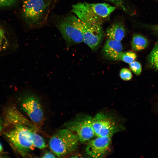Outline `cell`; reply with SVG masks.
I'll use <instances>...</instances> for the list:
<instances>
[{"label": "cell", "instance_id": "obj_18", "mask_svg": "<svg viewBox=\"0 0 158 158\" xmlns=\"http://www.w3.org/2000/svg\"><path fill=\"white\" fill-rule=\"evenodd\" d=\"M120 76L122 79L125 81L130 80L132 77L130 71L126 68H123L121 70L120 72Z\"/></svg>", "mask_w": 158, "mask_h": 158}, {"label": "cell", "instance_id": "obj_12", "mask_svg": "<svg viewBox=\"0 0 158 158\" xmlns=\"http://www.w3.org/2000/svg\"><path fill=\"white\" fill-rule=\"evenodd\" d=\"M124 27L120 23H114L107 28L106 34L109 39L121 41L125 36Z\"/></svg>", "mask_w": 158, "mask_h": 158}, {"label": "cell", "instance_id": "obj_5", "mask_svg": "<svg viewBox=\"0 0 158 158\" xmlns=\"http://www.w3.org/2000/svg\"><path fill=\"white\" fill-rule=\"evenodd\" d=\"M22 124H17L6 135L14 147L20 152L24 154L34 147L30 128Z\"/></svg>", "mask_w": 158, "mask_h": 158}, {"label": "cell", "instance_id": "obj_8", "mask_svg": "<svg viewBox=\"0 0 158 158\" xmlns=\"http://www.w3.org/2000/svg\"><path fill=\"white\" fill-rule=\"evenodd\" d=\"M21 107L35 125H39L42 123L44 113L40 100L37 97L34 95L26 96L22 103Z\"/></svg>", "mask_w": 158, "mask_h": 158}, {"label": "cell", "instance_id": "obj_14", "mask_svg": "<svg viewBox=\"0 0 158 158\" xmlns=\"http://www.w3.org/2000/svg\"><path fill=\"white\" fill-rule=\"evenodd\" d=\"M30 132L34 146L40 149L45 148L47 145L43 138L31 128Z\"/></svg>", "mask_w": 158, "mask_h": 158}, {"label": "cell", "instance_id": "obj_10", "mask_svg": "<svg viewBox=\"0 0 158 158\" xmlns=\"http://www.w3.org/2000/svg\"><path fill=\"white\" fill-rule=\"evenodd\" d=\"M85 24L83 42L92 50H95L101 43L104 37L101 24Z\"/></svg>", "mask_w": 158, "mask_h": 158}, {"label": "cell", "instance_id": "obj_7", "mask_svg": "<svg viewBox=\"0 0 158 158\" xmlns=\"http://www.w3.org/2000/svg\"><path fill=\"white\" fill-rule=\"evenodd\" d=\"M92 126L97 137H112L121 127L112 117L103 112L96 114L92 118Z\"/></svg>", "mask_w": 158, "mask_h": 158}, {"label": "cell", "instance_id": "obj_20", "mask_svg": "<svg viewBox=\"0 0 158 158\" xmlns=\"http://www.w3.org/2000/svg\"><path fill=\"white\" fill-rule=\"evenodd\" d=\"M6 40L3 30L0 28V50L5 47Z\"/></svg>", "mask_w": 158, "mask_h": 158}, {"label": "cell", "instance_id": "obj_4", "mask_svg": "<svg viewBox=\"0 0 158 158\" xmlns=\"http://www.w3.org/2000/svg\"><path fill=\"white\" fill-rule=\"evenodd\" d=\"M48 0H23V15L28 25L36 26L44 21L49 8Z\"/></svg>", "mask_w": 158, "mask_h": 158}, {"label": "cell", "instance_id": "obj_17", "mask_svg": "<svg viewBox=\"0 0 158 158\" xmlns=\"http://www.w3.org/2000/svg\"><path fill=\"white\" fill-rule=\"evenodd\" d=\"M129 64L130 69L135 74L137 75L140 74L142 72V66L139 62L135 61Z\"/></svg>", "mask_w": 158, "mask_h": 158}, {"label": "cell", "instance_id": "obj_3", "mask_svg": "<svg viewBox=\"0 0 158 158\" xmlns=\"http://www.w3.org/2000/svg\"><path fill=\"white\" fill-rule=\"evenodd\" d=\"M85 24L77 16L71 15L62 18L58 28L68 47L83 42Z\"/></svg>", "mask_w": 158, "mask_h": 158}, {"label": "cell", "instance_id": "obj_25", "mask_svg": "<svg viewBox=\"0 0 158 158\" xmlns=\"http://www.w3.org/2000/svg\"><path fill=\"white\" fill-rule=\"evenodd\" d=\"M156 29L158 30V26H157V27H156Z\"/></svg>", "mask_w": 158, "mask_h": 158}, {"label": "cell", "instance_id": "obj_11", "mask_svg": "<svg viewBox=\"0 0 158 158\" xmlns=\"http://www.w3.org/2000/svg\"><path fill=\"white\" fill-rule=\"evenodd\" d=\"M122 50L121 41L109 39L105 43L103 50L104 55L107 59L117 61L118 57Z\"/></svg>", "mask_w": 158, "mask_h": 158}, {"label": "cell", "instance_id": "obj_22", "mask_svg": "<svg viewBox=\"0 0 158 158\" xmlns=\"http://www.w3.org/2000/svg\"><path fill=\"white\" fill-rule=\"evenodd\" d=\"M43 158H54L55 156L54 154L50 152H47L45 153L42 157Z\"/></svg>", "mask_w": 158, "mask_h": 158}, {"label": "cell", "instance_id": "obj_13", "mask_svg": "<svg viewBox=\"0 0 158 158\" xmlns=\"http://www.w3.org/2000/svg\"><path fill=\"white\" fill-rule=\"evenodd\" d=\"M148 44L147 40L143 35L139 34L133 35L131 42L133 50L139 51L144 50L147 47Z\"/></svg>", "mask_w": 158, "mask_h": 158}, {"label": "cell", "instance_id": "obj_24", "mask_svg": "<svg viewBox=\"0 0 158 158\" xmlns=\"http://www.w3.org/2000/svg\"><path fill=\"white\" fill-rule=\"evenodd\" d=\"M2 150V147L1 144L0 143V152Z\"/></svg>", "mask_w": 158, "mask_h": 158}, {"label": "cell", "instance_id": "obj_16", "mask_svg": "<svg viewBox=\"0 0 158 158\" xmlns=\"http://www.w3.org/2000/svg\"><path fill=\"white\" fill-rule=\"evenodd\" d=\"M151 64L158 70V42L154 45L148 57Z\"/></svg>", "mask_w": 158, "mask_h": 158}, {"label": "cell", "instance_id": "obj_1", "mask_svg": "<svg viewBox=\"0 0 158 158\" xmlns=\"http://www.w3.org/2000/svg\"><path fill=\"white\" fill-rule=\"evenodd\" d=\"M115 9V7L105 3L84 2L73 5L72 11L85 24H101Z\"/></svg>", "mask_w": 158, "mask_h": 158}, {"label": "cell", "instance_id": "obj_2", "mask_svg": "<svg viewBox=\"0 0 158 158\" xmlns=\"http://www.w3.org/2000/svg\"><path fill=\"white\" fill-rule=\"evenodd\" d=\"M79 140L76 134L68 128L60 130L49 141L51 150L58 157L73 152L77 148Z\"/></svg>", "mask_w": 158, "mask_h": 158}, {"label": "cell", "instance_id": "obj_23", "mask_svg": "<svg viewBox=\"0 0 158 158\" xmlns=\"http://www.w3.org/2000/svg\"><path fill=\"white\" fill-rule=\"evenodd\" d=\"M3 126L2 120L0 118V131L1 130Z\"/></svg>", "mask_w": 158, "mask_h": 158}, {"label": "cell", "instance_id": "obj_6", "mask_svg": "<svg viewBox=\"0 0 158 158\" xmlns=\"http://www.w3.org/2000/svg\"><path fill=\"white\" fill-rule=\"evenodd\" d=\"M92 119V117L89 115L79 116L66 123L64 126L75 132L79 142H84L90 140L95 135Z\"/></svg>", "mask_w": 158, "mask_h": 158}, {"label": "cell", "instance_id": "obj_21", "mask_svg": "<svg viewBox=\"0 0 158 158\" xmlns=\"http://www.w3.org/2000/svg\"><path fill=\"white\" fill-rule=\"evenodd\" d=\"M107 1L112 3L116 6L122 10H126V8L124 5L123 0H105Z\"/></svg>", "mask_w": 158, "mask_h": 158}, {"label": "cell", "instance_id": "obj_15", "mask_svg": "<svg viewBox=\"0 0 158 158\" xmlns=\"http://www.w3.org/2000/svg\"><path fill=\"white\" fill-rule=\"evenodd\" d=\"M137 57L136 54L133 51L121 52L119 54L117 61L120 60L130 64L135 61Z\"/></svg>", "mask_w": 158, "mask_h": 158}, {"label": "cell", "instance_id": "obj_19", "mask_svg": "<svg viewBox=\"0 0 158 158\" xmlns=\"http://www.w3.org/2000/svg\"><path fill=\"white\" fill-rule=\"evenodd\" d=\"M17 0H0V7H6L12 6L16 2Z\"/></svg>", "mask_w": 158, "mask_h": 158}, {"label": "cell", "instance_id": "obj_9", "mask_svg": "<svg viewBox=\"0 0 158 158\" xmlns=\"http://www.w3.org/2000/svg\"><path fill=\"white\" fill-rule=\"evenodd\" d=\"M111 137H97L89 141L85 148V152L88 156L101 158L104 156L111 144Z\"/></svg>", "mask_w": 158, "mask_h": 158}]
</instances>
